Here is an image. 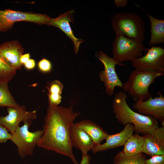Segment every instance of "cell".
Returning a JSON list of instances; mask_svg holds the SVG:
<instances>
[{"label":"cell","instance_id":"obj_1","mask_svg":"<svg viewBox=\"0 0 164 164\" xmlns=\"http://www.w3.org/2000/svg\"><path fill=\"white\" fill-rule=\"evenodd\" d=\"M80 114L73 111V105L67 108L49 103L43 133L37 146L68 156L74 164H78L73 152L70 131L74 121Z\"/></svg>","mask_w":164,"mask_h":164},{"label":"cell","instance_id":"obj_2","mask_svg":"<svg viewBox=\"0 0 164 164\" xmlns=\"http://www.w3.org/2000/svg\"><path fill=\"white\" fill-rule=\"evenodd\" d=\"M127 94L122 91L117 93L112 102L113 111L118 121L123 125L132 124L134 132L144 135L151 134L158 128V120L153 116L145 115L132 110L128 105Z\"/></svg>","mask_w":164,"mask_h":164},{"label":"cell","instance_id":"obj_3","mask_svg":"<svg viewBox=\"0 0 164 164\" xmlns=\"http://www.w3.org/2000/svg\"><path fill=\"white\" fill-rule=\"evenodd\" d=\"M112 26L116 35H121L143 43L145 40V28L143 19L132 12H119L111 19Z\"/></svg>","mask_w":164,"mask_h":164},{"label":"cell","instance_id":"obj_4","mask_svg":"<svg viewBox=\"0 0 164 164\" xmlns=\"http://www.w3.org/2000/svg\"><path fill=\"white\" fill-rule=\"evenodd\" d=\"M163 75L155 70L135 69L123 84V89L135 101H146L152 97L149 90V86L156 78Z\"/></svg>","mask_w":164,"mask_h":164},{"label":"cell","instance_id":"obj_5","mask_svg":"<svg viewBox=\"0 0 164 164\" xmlns=\"http://www.w3.org/2000/svg\"><path fill=\"white\" fill-rule=\"evenodd\" d=\"M24 124L19 127L12 134L11 140L16 145L19 155L22 158L32 155L37 144L42 137L43 130H39L34 132L29 130L31 120H26Z\"/></svg>","mask_w":164,"mask_h":164},{"label":"cell","instance_id":"obj_6","mask_svg":"<svg viewBox=\"0 0 164 164\" xmlns=\"http://www.w3.org/2000/svg\"><path fill=\"white\" fill-rule=\"evenodd\" d=\"M143 43H139L121 35H116L112 44L113 58L122 63L140 57L145 50Z\"/></svg>","mask_w":164,"mask_h":164},{"label":"cell","instance_id":"obj_7","mask_svg":"<svg viewBox=\"0 0 164 164\" xmlns=\"http://www.w3.org/2000/svg\"><path fill=\"white\" fill-rule=\"evenodd\" d=\"M51 18L46 15L22 12L9 9L0 10V31L10 30L14 24L19 21L33 22L39 25L47 24Z\"/></svg>","mask_w":164,"mask_h":164},{"label":"cell","instance_id":"obj_8","mask_svg":"<svg viewBox=\"0 0 164 164\" xmlns=\"http://www.w3.org/2000/svg\"><path fill=\"white\" fill-rule=\"evenodd\" d=\"M95 56L104 66V69L100 72L99 76L101 81L104 83L107 94L110 96L113 95L115 87H116L123 89V84L117 75L115 67L116 64L120 65L124 64L117 62L113 57L108 56L101 51L96 52Z\"/></svg>","mask_w":164,"mask_h":164},{"label":"cell","instance_id":"obj_9","mask_svg":"<svg viewBox=\"0 0 164 164\" xmlns=\"http://www.w3.org/2000/svg\"><path fill=\"white\" fill-rule=\"evenodd\" d=\"M145 50L147 51V53L131 61L132 65L136 69L154 70L164 74V49L152 46Z\"/></svg>","mask_w":164,"mask_h":164},{"label":"cell","instance_id":"obj_10","mask_svg":"<svg viewBox=\"0 0 164 164\" xmlns=\"http://www.w3.org/2000/svg\"><path fill=\"white\" fill-rule=\"evenodd\" d=\"M8 114L5 116H0V124L5 127L12 134L19 127L21 122L35 119L36 111H28L24 105L7 108Z\"/></svg>","mask_w":164,"mask_h":164},{"label":"cell","instance_id":"obj_11","mask_svg":"<svg viewBox=\"0 0 164 164\" xmlns=\"http://www.w3.org/2000/svg\"><path fill=\"white\" fill-rule=\"evenodd\" d=\"M159 97H150L144 101H135L133 105V108L141 114L151 116L160 121L164 126V97L162 93L159 91Z\"/></svg>","mask_w":164,"mask_h":164},{"label":"cell","instance_id":"obj_12","mask_svg":"<svg viewBox=\"0 0 164 164\" xmlns=\"http://www.w3.org/2000/svg\"><path fill=\"white\" fill-rule=\"evenodd\" d=\"M74 12L72 9L60 14L56 18H51L47 25L59 28L72 40L74 45V51L76 55L79 50L80 44L84 42V40L75 37L70 26V23L74 22L73 15Z\"/></svg>","mask_w":164,"mask_h":164},{"label":"cell","instance_id":"obj_13","mask_svg":"<svg viewBox=\"0 0 164 164\" xmlns=\"http://www.w3.org/2000/svg\"><path fill=\"white\" fill-rule=\"evenodd\" d=\"M134 127L131 124L125 125L120 132L113 135H108L104 143L94 145L91 151L94 154L123 145L127 140L133 134Z\"/></svg>","mask_w":164,"mask_h":164},{"label":"cell","instance_id":"obj_14","mask_svg":"<svg viewBox=\"0 0 164 164\" xmlns=\"http://www.w3.org/2000/svg\"><path fill=\"white\" fill-rule=\"evenodd\" d=\"M142 153L152 156L164 155V127H159L151 134L144 135Z\"/></svg>","mask_w":164,"mask_h":164},{"label":"cell","instance_id":"obj_15","mask_svg":"<svg viewBox=\"0 0 164 164\" xmlns=\"http://www.w3.org/2000/svg\"><path fill=\"white\" fill-rule=\"evenodd\" d=\"M0 53L11 67L16 70L22 68V65L20 62V59L24 54V50L18 41L7 42L1 44Z\"/></svg>","mask_w":164,"mask_h":164},{"label":"cell","instance_id":"obj_16","mask_svg":"<svg viewBox=\"0 0 164 164\" xmlns=\"http://www.w3.org/2000/svg\"><path fill=\"white\" fill-rule=\"evenodd\" d=\"M70 138L72 147L80 149L82 154H87L94 145L90 137L76 123L71 127Z\"/></svg>","mask_w":164,"mask_h":164},{"label":"cell","instance_id":"obj_17","mask_svg":"<svg viewBox=\"0 0 164 164\" xmlns=\"http://www.w3.org/2000/svg\"><path fill=\"white\" fill-rule=\"evenodd\" d=\"M76 123L89 135L94 145L101 144L108 135L100 126L90 120H83Z\"/></svg>","mask_w":164,"mask_h":164},{"label":"cell","instance_id":"obj_18","mask_svg":"<svg viewBox=\"0 0 164 164\" xmlns=\"http://www.w3.org/2000/svg\"><path fill=\"white\" fill-rule=\"evenodd\" d=\"M146 14L149 18L151 24V37L149 45L154 46L164 43V20L155 18L148 13Z\"/></svg>","mask_w":164,"mask_h":164},{"label":"cell","instance_id":"obj_19","mask_svg":"<svg viewBox=\"0 0 164 164\" xmlns=\"http://www.w3.org/2000/svg\"><path fill=\"white\" fill-rule=\"evenodd\" d=\"M145 137L138 134L132 135L127 140L123 145L122 151L125 156L132 157L142 153Z\"/></svg>","mask_w":164,"mask_h":164},{"label":"cell","instance_id":"obj_20","mask_svg":"<svg viewBox=\"0 0 164 164\" xmlns=\"http://www.w3.org/2000/svg\"><path fill=\"white\" fill-rule=\"evenodd\" d=\"M8 82L0 81V107H17V103L9 90Z\"/></svg>","mask_w":164,"mask_h":164},{"label":"cell","instance_id":"obj_21","mask_svg":"<svg viewBox=\"0 0 164 164\" xmlns=\"http://www.w3.org/2000/svg\"><path fill=\"white\" fill-rule=\"evenodd\" d=\"M146 156L141 153L133 156L127 157L122 151L115 156L113 164H145Z\"/></svg>","mask_w":164,"mask_h":164},{"label":"cell","instance_id":"obj_22","mask_svg":"<svg viewBox=\"0 0 164 164\" xmlns=\"http://www.w3.org/2000/svg\"><path fill=\"white\" fill-rule=\"evenodd\" d=\"M16 72L7 64L0 53V81L9 82L15 75Z\"/></svg>","mask_w":164,"mask_h":164},{"label":"cell","instance_id":"obj_23","mask_svg":"<svg viewBox=\"0 0 164 164\" xmlns=\"http://www.w3.org/2000/svg\"><path fill=\"white\" fill-rule=\"evenodd\" d=\"M63 87V84L59 80H54L50 82L46 88L49 94L61 95Z\"/></svg>","mask_w":164,"mask_h":164},{"label":"cell","instance_id":"obj_24","mask_svg":"<svg viewBox=\"0 0 164 164\" xmlns=\"http://www.w3.org/2000/svg\"><path fill=\"white\" fill-rule=\"evenodd\" d=\"M38 67L40 71L44 73L50 72L52 69V65L51 62L44 58L38 62Z\"/></svg>","mask_w":164,"mask_h":164},{"label":"cell","instance_id":"obj_25","mask_svg":"<svg viewBox=\"0 0 164 164\" xmlns=\"http://www.w3.org/2000/svg\"><path fill=\"white\" fill-rule=\"evenodd\" d=\"M11 134L3 126L0 124V143H5L8 140H11Z\"/></svg>","mask_w":164,"mask_h":164},{"label":"cell","instance_id":"obj_26","mask_svg":"<svg viewBox=\"0 0 164 164\" xmlns=\"http://www.w3.org/2000/svg\"><path fill=\"white\" fill-rule=\"evenodd\" d=\"M145 164H164V155H155L145 161Z\"/></svg>","mask_w":164,"mask_h":164},{"label":"cell","instance_id":"obj_27","mask_svg":"<svg viewBox=\"0 0 164 164\" xmlns=\"http://www.w3.org/2000/svg\"><path fill=\"white\" fill-rule=\"evenodd\" d=\"M49 103L58 105L61 102L62 97L61 95L47 94Z\"/></svg>","mask_w":164,"mask_h":164},{"label":"cell","instance_id":"obj_28","mask_svg":"<svg viewBox=\"0 0 164 164\" xmlns=\"http://www.w3.org/2000/svg\"><path fill=\"white\" fill-rule=\"evenodd\" d=\"M36 62L34 59H30L24 65L25 68L28 70L33 69L36 66Z\"/></svg>","mask_w":164,"mask_h":164},{"label":"cell","instance_id":"obj_29","mask_svg":"<svg viewBox=\"0 0 164 164\" xmlns=\"http://www.w3.org/2000/svg\"><path fill=\"white\" fill-rule=\"evenodd\" d=\"M128 0H114V2L116 7L119 8L126 6L128 3Z\"/></svg>","mask_w":164,"mask_h":164},{"label":"cell","instance_id":"obj_30","mask_svg":"<svg viewBox=\"0 0 164 164\" xmlns=\"http://www.w3.org/2000/svg\"><path fill=\"white\" fill-rule=\"evenodd\" d=\"M91 156L87 154H82L81 162L80 164H90Z\"/></svg>","mask_w":164,"mask_h":164},{"label":"cell","instance_id":"obj_31","mask_svg":"<svg viewBox=\"0 0 164 164\" xmlns=\"http://www.w3.org/2000/svg\"><path fill=\"white\" fill-rule=\"evenodd\" d=\"M30 54L29 53L24 54L22 55L20 59V61L22 65L24 64L30 59Z\"/></svg>","mask_w":164,"mask_h":164}]
</instances>
